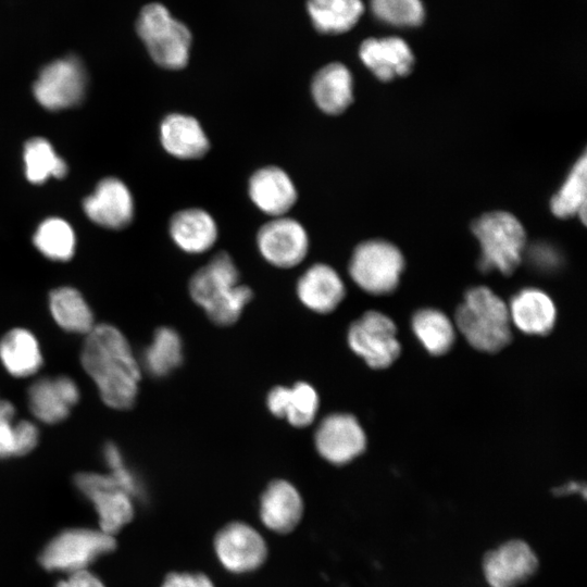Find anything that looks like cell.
Masks as SVG:
<instances>
[{"label": "cell", "instance_id": "obj_26", "mask_svg": "<svg viewBox=\"0 0 587 587\" xmlns=\"http://www.w3.org/2000/svg\"><path fill=\"white\" fill-rule=\"evenodd\" d=\"M49 308L57 324L66 332L87 335L95 326L91 309L80 292L72 287L52 290Z\"/></svg>", "mask_w": 587, "mask_h": 587}, {"label": "cell", "instance_id": "obj_13", "mask_svg": "<svg viewBox=\"0 0 587 587\" xmlns=\"http://www.w3.org/2000/svg\"><path fill=\"white\" fill-rule=\"evenodd\" d=\"M214 551L220 563L236 574L259 569L267 555L261 534L243 522H232L222 527L214 538Z\"/></svg>", "mask_w": 587, "mask_h": 587}, {"label": "cell", "instance_id": "obj_5", "mask_svg": "<svg viewBox=\"0 0 587 587\" xmlns=\"http://www.w3.org/2000/svg\"><path fill=\"white\" fill-rule=\"evenodd\" d=\"M137 32L153 61L168 70H180L188 63L191 35L160 3L142 8L137 20Z\"/></svg>", "mask_w": 587, "mask_h": 587}, {"label": "cell", "instance_id": "obj_2", "mask_svg": "<svg viewBox=\"0 0 587 587\" xmlns=\"http://www.w3.org/2000/svg\"><path fill=\"white\" fill-rule=\"evenodd\" d=\"M188 291L192 301L218 326L236 323L253 296L250 287L240 284L236 263L224 251L192 274Z\"/></svg>", "mask_w": 587, "mask_h": 587}, {"label": "cell", "instance_id": "obj_10", "mask_svg": "<svg viewBox=\"0 0 587 587\" xmlns=\"http://www.w3.org/2000/svg\"><path fill=\"white\" fill-rule=\"evenodd\" d=\"M257 246L262 258L279 268H291L307 257L310 239L304 226L287 215L272 217L257 233Z\"/></svg>", "mask_w": 587, "mask_h": 587}, {"label": "cell", "instance_id": "obj_1", "mask_svg": "<svg viewBox=\"0 0 587 587\" xmlns=\"http://www.w3.org/2000/svg\"><path fill=\"white\" fill-rule=\"evenodd\" d=\"M80 362L108 407L126 410L134 405L141 366L116 327L95 325L86 335Z\"/></svg>", "mask_w": 587, "mask_h": 587}, {"label": "cell", "instance_id": "obj_23", "mask_svg": "<svg viewBox=\"0 0 587 587\" xmlns=\"http://www.w3.org/2000/svg\"><path fill=\"white\" fill-rule=\"evenodd\" d=\"M311 95L316 107L325 114H341L353 100V79L350 71L338 62L323 66L312 78Z\"/></svg>", "mask_w": 587, "mask_h": 587}, {"label": "cell", "instance_id": "obj_19", "mask_svg": "<svg viewBox=\"0 0 587 587\" xmlns=\"http://www.w3.org/2000/svg\"><path fill=\"white\" fill-rule=\"evenodd\" d=\"M260 519L271 530L278 534L291 532L300 522L303 501L298 489L285 479H275L260 498Z\"/></svg>", "mask_w": 587, "mask_h": 587}, {"label": "cell", "instance_id": "obj_18", "mask_svg": "<svg viewBox=\"0 0 587 587\" xmlns=\"http://www.w3.org/2000/svg\"><path fill=\"white\" fill-rule=\"evenodd\" d=\"M160 141L168 154L179 160L201 159L210 149V140L200 122L180 112L170 113L162 120Z\"/></svg>", "mask_w": 587, "mask_h": 587}, {"label": "cell", "instance_id": "obj_38", "mask_svg": "<svg viewBox=\"0 0 587 587\" xmlns=\"http://www.w3.org/2000/svg\"><path fill=\"white\" fill-rule=\"evenodd\" d=\"M161 587H214V585L202 573H171Z\"/></svg>", "mask_w": 587, "mask_h": 587}, {"label": "cell", "instance_id": "obj_6", "mask_svg": "<svg viewBox=\"0 0 587 587\" xmlns=\"http://www.w3.org/2000/svg\"><path fill=\"white\" fill-rule=\"evenodd\" d=\"M403 267L402 253L395 245L373 239L355 247L348 271L362 290L372 295H387L398 286Z\"/></svg>", "mask_w": 587, "mask_h": 587}, {"label": "cell", "instance_id": "obj_14", "mask_svg": "<svg viewBox=\"0 0 587 587\" xmlns=\"http://www.w3.org/2000/svg\"><path fill=\"white\" fill-rule=\"evenodd\" d=\"M537 567L536 553L521 539L505 541L483 559V573L489 587H517L532 577Z\"/></svg>", "mask_w": 587, "mask_h": 587}, {"label": "cell", "instance_id": "obj_3", "mask_svg": "<svg viewBox=\"0 0 587 587\" xmlns=\"http://www.w3.org/2000/svg\"><path fill=\"white\" fill-rule=\"evenodd\" d=\"M455 324L467 342L479 351L497 352L511 340L508 305L484 286L466 291L455 312Z\"/></svg>", "mask_w": 587, "mask_h": 587}, {"label": "cell", "instance_id": "obj_35", "mask_svg": "<svg viewBox=\"0 0 587 587\" xmlns=\"http://www.w3.org/2000/svg\"><path fill=\"white\" fill-rule=\"evenodd\" d=\"M103 458L117 485L133 499L143 496V488L137 476L126 466L117 446L108 442L103 448Z\"/></svg>", "mask_w": 587, "mask_h": 587}, {"label": "cell", "instance_id": "obj_8", "mask_svg": "<svg viewBox=\"0 0 587 587\" xmlns=\"http://www.w3.org/2000/svg\"><path fill=\"white\" fill-rule=\"evenodd\" d=\"M351 350L373 369H385L400 354L395 323L377 311H367L349 327L347 334Z\"/></svg>", "mask_w": 587, "mask_h": 587}, {"label": "cell", "instance_id": "obj_32", "mask_svg": "<svg viewBox=\"0 0 587 587\" xmlns=\"http://www.w3.org/2000/svg\"><path fill=\"white\" fill-rule=\"evenodd\" d=\"M25 174L33 184H42L49 177L61 178L67 166L53 150L51 143L41 137L28 140L24 148Z\"/></svg>", "mask_w": 587, "mask_h": 587}, {"label": "cell", "instance_id": "obj_31", "mask_svg": "<svg viewBox=\"0 0 587 587\" xmlns=\"http://www.w3.org/2000/svg\"><path fill=\"white\" fill-rule=\"evenodd\" d=\"M32 413L46 424H57L70 414L71 407L61 395L54 378L41 377L27 391Z\"/></svg>", "mask_w": 587, "mask_h": 587}, {"label": "cell", "instance_id": "obj_17", "mask_svg": "<svg viewBox=\"0 0 587 587\" xmlns=\"http://www.w3.org/2000/svg\"><path fill=\"white\" fill-rule=\"evenodd\" d=\"M296 292L307 309L327 314L344 300L346 287L335 268L325 263H314L298 278Z\"/></svg>", "mask_w": 587, "mask_h": 587}, {"label": "cell", "instance_id": "obj_36", "mask_svg": "<svg viewBox=\"0 0 587 587\" xmlns=\"http://www.w3.org/2000/svg\"><path fill=\"white\" fill-rule=\"evenodd\" d=\"M39 430L30 421H20L14 424L13 430V457L29 453L38 444Z\"/></svg>", "mask_w": 587, "mask_h": 587}, {"label": "cell", "instance_id": "obj_30", "mask_svg": "<svg viewBox=\"0 0 587 587\" xmlns=\"http://www.w3.org/2000/svg\"><path fill=\"white\" fill-rule=\"evenodd\" d=\"M587 158L583 154L572 167L560 190L551 199V211L565 218L575 214L586 222Z\"/></svg>", "mask_w": 587, "mask_h": 587}, {"label": "cell", "instance_id": "obj_20", "mask_svg": "<svg viewBox=\"0 0 587 587\" xmlns=\"http://www.w3.org/2000/svg\"><path fill=\"white\" fill-rule=\"evenodd\" d=\"M359 54L363 64L383 82L409 74L414 62L410 47L398 37L367 38L361 43Z\"/></svg>", "mask_w": 587, "mask_h": 587}, {"label": "cell", "instance_id": "obj_27", "mask_svg": "<svg viewBox=\"0 0 587 587\" xmlns=\"http://www.w3.org/2000/svg\"><path fill=\"white\" fill-rule=\"evenodd\" d=\"M183 341L172 327H159L145 349L141 364L153 377H165L183 363Z\"/></svg>", "mask_w": 587, "mask_h": 587}, {"label": "cell", "instance_id": "obj_33", "mask_svg": "<svg viewBox=\"0 0 587 587\" xmlns=\"http://www.w3.org/2000/svg\"><path fill=\"white\" fill-rule=\"evenodd\" d=\"M36 248L47 258L66 261L75 250V235L71 225L59 217L45 220L34 235Z\"/></svg>", "mask_w": 587, "mask_h": 587}, {"label": "cell", "instance_id": "obj_37", "mask_svg": "<svg viewBox=\"0 0 587 587\" xmlns=\"http://www.w3.org/2000/svg\"><path fill=\"white\" fill-rule=\"evenodd\" d=\"M14 405L0 399V458L13 457Z\"/></svg>", "mask_w": 587, "mask_h": 587}, {"label": "cell", "instance_id": "obj_21", "mask_svg": "<svg viewBox=\"0 0 587 587\" xmlns=\"http://www.w3.org/2000/svg\"><path fill=\"white\" fill-rule=\"evenodd\" d=\"M168 233L180 250L200 254L215 245L218 228L214 217L204 209L186 208L172 215Z\"/></svg>", "mask_w": 587, "mask_h": 587}, {"label": "cell", "instance_id": "obj_40", "mask_svg": "<svg viewBox=\"0 0 587 587\" xmlns=\"http://www.w3.org/2000/svg\"><path fill=\"white\" fill-rule=\"evenodd\" d=\"M54 380L67 404L71 408L74 407L80 397L77 384L74 382V379L66 375L57 376L54 377Z\"/></svg>", "mask_w": 587, "mask_h": 587}, {"label": "cell", "instance_id": "obj_28", "mask_svg": "<svg viewBox=\"0 0 587 587\" xmlns=\"http://www.w3.org/2000/svg\"><path fill=\"white\" fill-rule=\"evenodd\" d=\"M361 0H308V11L319 32L339 34L349 30L363 13Z\"/></svg>", "mask_w": 587, "mask_h": 587}, {"label": "cell", "instance_id": "obj_11", "mask_svg": "<svg viewBox=\"0 0 587 587\" xmlns=\"http://www.w3.org/2000/svg\"><path fill=\"white\" fill-rule=\"evenodd\" d=\"M86 84V73L80 61L67 57L45 66L34 84L33 91L43 108L61 110L74 107L83 100Z\"/></svg>", "mask_w": 587, "mask_h": 587}, {"label": "cell", "instance_id": "obj_29", "mask_svg": "<svg viewBox=\"0 0 587 587\" xmlns=\"http://www.w3.org/2000/svg\"><path fill=\"white\" fill-rule=\"evenodd\" d=\"M412 329L430 354H444L454 342V326L449 317L439 310H419L412 317Z\"/></svg>", "mask_w": 587, "mask_h": 587}, {"label": "cell", "instance_id": "obj_12", "mask_svg": "<svg viewBox=\"0 0 587 587\" xmlns=\"http://www.w3.org/2000/svg\"><path fill=\"white\" fill-rule=\"evenodd\" d=\"M313 441L317 453L334 465L351 462L366 447L362 426L348 413H332L322 419L315 428Z\"/></svg>", "mask_w": 587, "mask_h": 587}, {"label": "cell", "instance_id": "obj_4", "mask_svg": "<svg viewBox=\"0 0 587 587\" xmlns=\"http://www.w3.org/2000/svg\"><path fill=\"white\" fill-rule=\"evenodd\" d=\"M472 230L479 241L483 271L510 275L520 264L526 241L521 222L511 213L495 211L474 221Z\"/></svg>", "mask_w": 587, "mask_h": 587}, {"label": "cell", "instance_id": "obj_16", "mask_svg": "<svg viewBox=\"0 0 587 587\" xmlns=\"http://www.w3.org/2000/svg\"><path fill=\"white\" fill-rule=\"evenodd\" d=\"M86 215L98 225L121 229L134 217V199L128 187L118 178L107 177L84 200Z\"/></svg>", "mask_w": 587, "mask_h": 587}, {"label": "cell", "instance_id": "obj_41", "mask_svg": "<svg viewBox=\"0 0 587 587\" xmlns=\"http://www.w3.org/2000/svg\"><path fill=\"white\" fill-rule=\"evenodd\" d=\"M585 486L580 485L576 482H570L557 489H554V492L562 496V495H572V494H583L585 495Z\"/></svg>", "mask_w": 587, "mask_h": 587}, {"label": "cell", "instance_id": "obj_15", "mask_svg": "<svg viewBox=\"0 0 587 587\" xmlns=\"http://www.w3.org/2000/svg\"><path fill=\"white\" fill-rule=\"evenodd\" d=\"M248 195L252 203L271 217L287 215L298 198L294 180L276 165H266L252 173Z\"/></svg>", "mask_w": 587, "mask_h": 587}, {"label": "cell", "instance_id": "obj_25", "mask_svg": "<svg viewBox=\"0 0 587 587\" xmlns=\"http://www.w3.org/2000/svg\"><path fill=\"white\" fill-rule=\"evenodd\" d=\"M0 361L14 377L34 375L42 364L36 337L25 328H13L0 339Z\"/></svg>", "mask_w": 587, "mask_h": 587}, {"label": "cell", "instance_id": "obj_39", "mask_svg": "<svg viewBox=\"0 0 587 587\" xmlns=\"http://www.w3.org/2000/svg\"><path fill=\"white\" fill-rule=\"evenodd\" d=\"M55 587H105L101 579L88 570L68 574L64 580H60Z\"/></svg>", "mask_w": 587, "mask_h": 587}, {"label": "cell", "instance_id": "obj_22", "mask_svg": "<svg viewBox=\"0 0 587 587\" xmlns=\"http://www.w3.org/2000/svg\"><path fill=\"white\" fill-rule=\"evenodd\" d=\"M266 407L274 416L285 419L294 427L302 428L314 422L320 398L312 385L298 382L290 387H273L266 396Z\"/></svg>", "mask_w": 587, "mask_h": 587}, {"label": "cell", "instance_id": "obj_24", "mask_svg": "<svg viewBox=\"0 0 587 587\" xmlns=\"http://www.w3.org/2000/svg\"><path fill=\"white\" fill-rule=\"evenodd\" d=\"M508 309L511 323L525 334L546 335L554 326L555 305L542 290H521L511 299Z\"/></svg>", "mask_w": 587, "mask_h": 587}, {"label": "cell", "instance_id": "obj_9", "mask_svg": "<svg viewBox=\"0 0 587 587\" xmlns=\"http://www.w3.org/2000/svg\"><path fill=\"white\" fill-rule=\"evenodd\" d=\"M75 485L93 504L102 532L113 536L134 517V499L111 474L79 473Z\"/></svg>", "mask_w": 587, "mask_h": 587}, {"label": "cell", "instance_id": "obj_7", "mask_svg": "<svg viewBox=\"0 0 587 587\" xmlns=\"http://www.w3.org/2000/svg\"><path fill=\"white\" fill-rule=\"evenodd\" d=\"M115 546L114 537L101 529L72 528L49 541L39 561L48 571L71 574L87 570L99 557L113 551Z\"/></svg>", "mask_w": 587, "mask_h": 587}, {"label": "cell", "instance_id": "obj_34", "mask_svg": "<svg viewBox=\"0 0 587 587\" xmlns=\"http://www.w3.org/2000/svg\"><path fill=\"white\" fill-rule=\"evenodd\" d=\"M371 9L377 18L394 26H416L424 18L421 0H371Z\"/></svg>", "mask_w": 587, "mask_h": 587}]
</instances>
